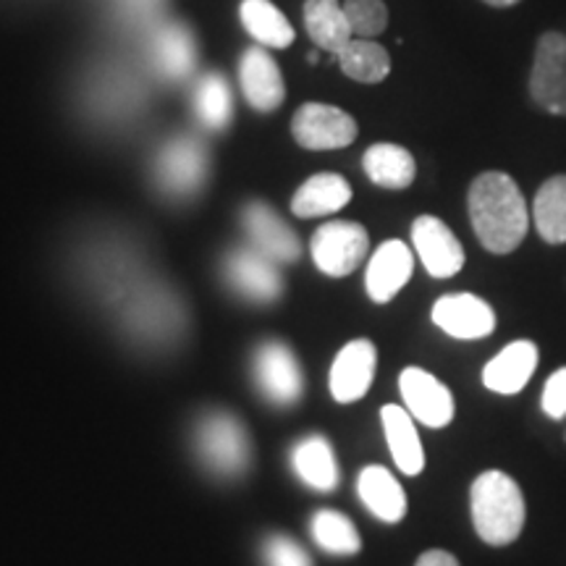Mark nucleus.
<instances>
[{
	"mask_svg": "<svg viewBox=\"0 0 566 566\" xmlns=\"http://www.w3.org/2000/svg\"><path fill=\"white\" fill-rule=\"evenodd\" d=\"M344 13L349 19L354 38L375 40L388 27V9L384 0H344Z\"/></svg>",
	"mask_w": 566,
	"mask_h": 566,
	"instance_id": "c756f323",
	"label": "nucleus"
},
{
	"mask_svg": "<svg viewBox=\"0 0 566 566\" xmlns=\"http://www.w3.org/2000/svg\"><path fill=\"white\" fill-rule=\"evenodd\" d=\"M242 24L263 48H289L294 30L271 0H242Z\"/></svg>",
	"mask_w": 566,
	"mask_h": 566,
	"instance_id": "a878e982",
	"label": "nucleus"
},
{
	"mask_svg": "<svg viewBox=\"0 0 566 566\" xmlns=\"http://www.w3.org/2000/svg\"><path fill=\"white\" fill-rule=\"evenodd\" d=\"M412 244L424 271L433 279H451L464 268V247L441 218H417L412 223Z\"/></svg>",
	"mask_w": 566,
	"mask_h": 566,
	"instance_id": "6e6552de",
	"label": "nucleus"
},
{
	"mask_svg": "<svg viewBox=\"0 0 566 566\" xmlns=\"http://www.w3.org/2000/svg\"><path fill=\"white\" fill-rule=\"evenodd\" d=\"M292 464L302 483H307L310 488H315V491L321 493L336 491L338 462L334 454V446L325 441L323 436H310L296 443Z\"/></svg>",
	"mask_w": 566,
	"mask_h": 566,
	"instance_id": "412c9836",
	"label": "nucleus"
},
{
	"mask_svg": "<svg viewBox=\"0 0 566 566\" xmlns=\"http://www.w3.org/2000/svg\"><path fill=\"white\" fill-rule=\"evenodd\" d=\"M537 359H541V352L533 342H527V338L512 342L485 365L483 384L493 394H520L533 378Z\"/></svg>",
	"mask_w": 566,
	"mask_h": 566,
	"instance_id": "dca6fc26",
	"label": "nucleus"
},
{
	"mask_svg": "<svg viewBox=\"0 0 566 566\" xmlns=\"http://www.w3.org/2000/svg\"><path fill=\"white\" fill-rule=\"evenodd\" d=\"M541 407L551 420H564L566 417V367L556 370L546 380V388H543Z\"/></svg>",
	"mask_w": 566,
	"mask_h": 566,
	"instance_id": "2f4dec72",
	"label": "nucleus"
},
{
	"mask_svg": "<svg viewBox=\"0 0 566 566\" xmlns=\"http://www.w3.org/2000/svg\"><path fill=\"white\" fill-rule=\"evenodd\" d=\"M352 200V187L338 174H315L296 189L292 212L296 218H321L346 208Z\"/></svg>",
	"mask_w": 566,
	"mask_h": 566,
	"instance_id": "aec40b11",
	"label": "nucleus"
},
{
	"mask_svg": "<svg viewBox=\"0 0 566 566\" xmlns=\"http://www.w3.org/2000/svg\"><path fill=\"white\" fill-rule=\"evenodd\" d=\"M265 564L268 566H313L310 556L304 554L300 543H294L292 537L273 535L265 543Z\"/></svg>",
	"mask_w": 566,
	"mask_h": 566,
	"instance_id": "7c9ffc66",
	"label": "nucleus"
},
{
	"mask_svg": "<svg viewBox=\"0 0 566 566\" xmlns=\"http://www.w3.org/2000/svg\"><path fill=\"white\" fill-rule=\"evenodd\" d=\"M415 566H459V562L449 554V551L433 548V551H424V554L417 558Z\"/></svg>",
	"mask_w": 566,
	"mask_h": 566,
	"instance_id": "473e14b6",
	"label": "nucleus"
},
{
	"mask_svg": "<svg viewBox=\"0 0 566 566\" xmlns=\"http://www.w3.org/2000/svg\"><path fill=\"white\" fill-rule=\"evenodd\" d=\"M533 221L543 242L566 244V174L551 176L537 189L533 202Z\"/></svg>",
	"mask_w": 566,
	"mask_h": 566,
	"instance_id": "b1692460",
	"label": "nucleus"
},
{
	"mask_svg": "<svg viewBox=\"0 0 566 566\" xmlns=\"http://www.w3.org/2000/svg\"><path fill=\"white\" fill-rule=\"evenodd\" d=\"M433 323L446 336L459 342H478L495 331V313L475 294H446L433 304Z\"/></svg>",
	"mask_w": 566,
	"mask_h": 566,
	"instance_id": "1a4fd4ad",
	"label": "nucleus"
},
{
	"mask_svg": "<svg viewBox=\"0 0 566 566\" xmlns=\"http://www.w3.org/2000/svg\"><path fill=\"white\" fill-rule=\"evenodd\" d=\"M467 210L475 237L488 252L509 254L525 242L530 210L525 195L509 174H480L467 195Z\"/></svg>",
	"mask_w": 566,
	"mask_h": 566,
	"instance_id": "f257e3e1",
	"label": "nucleus"
},
{
	"mask_svg": "<svg viewBox=\"0 0 566 566\" xmlns=\"http://www.w3.org/2000/svg\"><path fill=\"white\" fill-rule=\"evenodd\" d=\"M195 108H197V116H200V122L208 126V129L212 132L226 129L231 122V111H233L229 82H226L221 74L202 76V82L197 84V92H195Z\"/></svg>",
	"mask_w": 566,
	"mask_h": 566,
	"instance_id": "c85d7f7f",
	"label": "nucleus"
},
{
	"mask_svg": "<svg viewBox=\"0 0 566 566\" xmlns=\"http://www.w3.org/2000/svg\"><path fill=\"white\" fill-rule=\"evenodd\" d=\"M483 3L493 6V9H512V6L520 3V0H483Z\"/></svg>",
	"mask_w": 566,
	"mask_h": 566,
	"instance_id": "72a5a7b5",
	"label": "nucleus"
},
{
	"mask_svg": "<svg viewBox=\"0 0 566 566\" xmlns=\"http://www.w3.org/2000/svg\"><path fill=\"white\" fill-rule=\"evenodd\" d=\"M226 279L237 292L254 302H273L283 292L275 263L258 250H239L226 260Z\"/></svg>",
	"mask_w": 566,
	"mask_h": 566,
	"instance_id": "2eb2a0df",
	"label": "nucleus"
},
{
	"mask_svg": "<svg viewBox=\"0 0 566 566\" xmlns=\"http://www.w3.org/2000/svg\"><path fill=\"white\" fill-rule=\"evenodd\" d=\"M530 95L537 108L566 116V34H541L530 71Z\"/></svg>",
	"mask_w": 566,
	"mask_h": 566,
	"instance_id": "39448f33",
	"label": "nucleus"
},
{
	"mask_svg": "<svg viewBox=\"0 0 566 566\" xmlns=\"http://www.w3.org/2000/svg\"><path fill=\"white\" fill-rule=\"evenodd\" d=\"M254 373L258 384L268 399L275 405H294L302 396V370L296 363L294 352L286 344L271 342L260 346L258 359H254Z\"/></svg>",
	"mask_w": 566,
	"mask_h": 566,
	"instance_id": "ddd939ff",
	"label": "nucleus"
},
{
	"mask_svg": "<svg viewBox=\"0 0 566 566\" xmlns=\"http://www.w3.org/2000/svg\"><path fill=\"white\" fill-rule=\"evenodd\" d=\"M313 537L315 543L323 551L336 556H354L363 548V541H359L357 527L349 516L336 512V509H321L313 516Z\"/></svg>",
	"mask_w": 566,
	"mask_h": 566,
	"instance_id": "bb28decb",
	"label": "nucleus"
},
{
	"mask_svg": "<svg viewBox=\"0 0 566 566\" xmlns=\"http://www.w3.org/2000/svg\"><path fill=\"white\" fill-rule=\"evenodd\" d=\"M208 176V153L192 137H176L158 155V179L171 195H195Z\"/></svg>",
	"mask_w": 566,
	"mask_h": 566,
	"instance_id": "9b49d317",
	"label": "nucleus"
},
{
	"mask_svg": "<svg viewBox=\"0 0 566 566\" xmlns=\"http://www.w3.org/2000/svg\"><path fill=\"white\" fill-rule=\"evenodd\" d=\"M336 59L338 66H342V71L349 80L363 84L384 82L388 71H391V59H388L386 48L367 38H352L342 51L336 53Z\"/></svg>",
	"mask_w": 566,
	"mask_h": 566,
	"instance_id": "393cba45",
	"label": "nucleus"
},
{
	"mask_svg": "<svg viewBox=\"0 0 566 566\" xmlns=\"http://www.w3.org/2000/svg\"><path fill=\"white\" fill-rule=\"evenodd\" d=\"M200 454L210 470L218 475L233 478L242 475L250 462V438L244 424L229 412H212L200 422L197 430Z\"/></svg>",
	"mask_w": 566,
	"mask_h": 566,
	"instance_id": "7ed1b4c3",
	"label": "nucleus"
},
{
	"mask_svg": "<svg viewBox=\"0 0 566 566\" xmlns=\"http://www.w3.org/2000/svg\"><path fill=\"white\" fill-rule=\"evenodd\" d=\"M472 525L488 546H509L522 535L527 509L522 488L501 470H488L470 491Z\"/></svg>",
	"mask_w": 566,
	"mask_h": 566,
	"instance_id": "f03ea898",
	"label": "nucleus"
},
{
	"mask_svg": "<svg viewBox=\"0 0 566 566\" xmlns=\"http://www.w3.org/2000/svg\"><path fill=\"white\" fill-rule=\"evenodd\" d=\"M357 493L367 506V512L378 516L380 522L396 525L407 514V493L391 472L380 464H370L359 472Z\"/></svg>",
	"mask_w": 566,
	"mask_h": 566,
	"instance_id": "a211bd4d",
	"label": "nucleus"
},
{
	"mask_svg": "<svg viewBox=\"0 0 566 566\" xmlns=\"http://www.w3.org/2000/svg\"><path fill=\"white\" fill-rule=\"evenodd\" d=\"M367 247H370V239H367L365 226L331 221L313 233L310 252H313L317 271L331 275V279H344V275L357 271L359 263L367 258Z\"/></svg>",
	"mask_w": 566,
	"mask_h": 566,
	"instance_id": "20e7f679",
	"label": "nucleus"
},
{
	"mask_svg": "<svg viewBox=\"0 0 566 566\" xmlns=\"http://www.w3.org/2000/svg\"><path fill=\"white\" fill-rule=\"evenodd\" d=\"M363 168L375 187L384 189H407L417 176V163L412 153L401 145L380 142V145L367 147Z\"/></svg>",
	"mask_w": 566,
	"mask_h": 566,
	"instance_id": "4be33fe9",
	"label": "nucleus"
},
{
	"mask_svg": "<svg viewBox=\"0 0 566 566\" xmlns=\"http://www.w3.org/2000/svg\"><path fill=\"white\" fill-rule=\"evenodd\" d=\"M375 367H378V352H375V344L367 342V338L349 342L342 352L336 354L334 365H331V375H328L331 396H334L338 405L359 401L367 391H370Z\"/></svg>",
	"mask_w": 566,
	"mask_h": 566,
	"instance_id": "9d476101",
	"label": "nucleus"
},
{
	"mask_svg": "<svg viewBox=\"0 0 566 566\" xmlns=\"http://www.w3.org/2000/svg\"><path fill=\"white\" fill-rule=\"evenodd\" d=\"M412 271L415 258L412 252H409V247L405 242H399V239L384 242L375 250L370 263H367V294H370V300L378 304L391 302L394 296L407 286V281L412 279Z\"/></svg>",
	"mask_w": 566,
	"mask_h": 566,
	"instance_id": "4468645a",
	"label": "nucleus"
},
{
	"mask_svg": "<svg viewBox=\"0 0 566 566\" xmlns=\"http://www.w3.org/2000/svg\"><path fill=\"white\" fill-rule=\"evenodd\" d=\"M399 391L417 422L428 424V428H446L454 420V394L422 367H407L399 375Z\"/></svg>",
	"mask_w": 566,
	"mask_h": 566,
	"instance_id": "0eeeda50",
	"label": "nucleus"
},
{
	"mask_svg": "<svg viewBox=\"0 0 566 566\" xmlns=\"http://www.w3.org/2000/svg\"><path fill=\"white\" fill-rule=\"evenodd\" d=\"M380 420H384L388 451H391L396 467L409 478L420 475L424 470V451L420 433L415 428V417L409 415V409L399 405H386L380 409Z\"/></svg>",
	"mask_w": 566,
	"mask_h": 566,
	"instance_id": "6ab92c4d",
	"label": "nucleus"
},
{
	"mask_svg": "<svg viewBox=\"0 0 566 566\" xmlns=\"http://www.w3.org/2000/svg\"><path fill=\"white\" fill-rule=\"evenodd\" d=\"M304 27L321 51L334 55L354 38L342 0H307L304 3Z\"/></svg>",
	"mask_w": 566,
	"mask_h": 566,
	"instance_id": "5701e85b",
	"label": "nucleus"
},
{
	"mask_svg": "<svg viewBox=\"0 0 566 566\" xmlns=\"http://www.w3.org/2000/svg\"><path fill=\"white\" fill-rule=\"evenodd\" d=\"M239 80H242V92L247 103L260 113L275 111L283 103V95H286L281 71L275 66L271 55L265 53L263 45H254L242 55Z\"/></svg>",
	"mask_w": 566,
	"mask_h": 566,
	"instance_id": "f3484780",
	"label": "nucleus"
},
{
	"mask_svg": "<svg viewBox=\"0 0 566 566\" xmlns=\"http://www.w3.org/2000/svg\"><path fill=\"white\" fill-rule=\"evenodd\" d=\"M292 132L304 150H342L357 139V122L336 105L307 103L294 113Z\"/></svg>",
	"mask_w": 566,
	"mask_h": 566,
	"instance_id": "423d86ee",
	"label": "nucleus"
},
{
	"mask_svg": "<svg viewBox=\"0 0 566 566\" xmlns=\"http://www.w3.org/2000/svg\"><path fill=\"white\" fill-rule=\"evenodd\" d=\"M155 59L166 76L181 80L195 69V42L189 32L179 24L163 27L158 40H155Z\"/></svg>",
	"mask_w": 566,
	"mask_h": 566,
	"instance_id": "cd10ccee",
	"label": "nucleus"
},
{
	"mask_svg": "<svg viewBox=\"0 0 566 566\" xmlns=\"http://www.w3.org/2000/svg\"><path fill=\"white\" fill-rule=\"evenodd\" d=\"M242 223L250 233L254 250L263 252L273 263H296L302 244L296 233L281 221L279 212L265 202H250L242 212Z\"/></svg>",
	"mask_w": 566,
	"mask_h": 566,
	"instance_id": "f8f14e48",
	"label": "nucleus"
}]
</instances>
